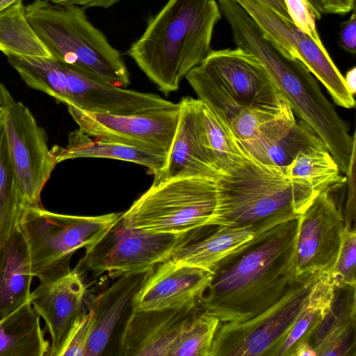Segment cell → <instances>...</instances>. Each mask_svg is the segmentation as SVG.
<instances>
[{"mask_svg":"<svg viewBox=\"0 0 356 356\" xmlns=\"http://www.w3.org/2000/svg\"><path fill=\"white\" fill-rule=\"evenodd\" d=\"M44 332L29 298L0 318V356H49Z\"/></svg>","mask_w":356,"mask_h":356,"instance_id":"25","label":"cell"},{"mask_svg":"<svg viewBox=\"0 0 356 356\" xmlns=\"http://www.w3.org/2000/svg\"><path fill=\"white\" fill-rule=\"evenodd\" d=\"M56 164L79 158L111 159L137 163L147 168L154 174L165 164L166 156L116 142L96 139L80 129L69 134L65 147L54 146L50 149Z\"/></svg>","mask_w":356,"mask_h":356,"instance_id":"24","label":"cell"},{"mask_svg":"<svg viewBox=\"0 0 356 356\" xmlns=\"http://www.w3.org/2000/svg\"><path fill=\"white\" fill-rule=\"evenodd\" d=\"M342 184L319 191L299 217L297 276L329 273L336 261L345 222L332 191Z\"/></svg>","mask_w":356,"mask_h":356,"instance_id":"13","label":"cell"},{"mask_svg":"<svg viewBox=\"0 0 356 356\" xmlns=\"http://www.w3.org/2000/svg\"><path fill=\"white\" fill-rule=\"evenodd\" d=\"M79 129L89 136L168 156L179 124V104L127 115L88 112L68 106Z\"/></svg>","mask_w":356,"mask_h":356,"instance_id":"11","label":"cell"},{"mask_svg":"<svg viewBox=\"0 0 356 356\" xmlns=\"http://www.w3.org/2000/svg\"><path fill=\"white\" fill-rule=\"evenodd\" d=\"M334 284L328 273H323L313 285L304 310L284 340L277 356H293L295 347L308 341L315 329L328 314L334 296Z\"/></svg>","mask_w":356,"mask_h":356,"instance_id":"27","label":"cell"},{"mask_svg":"<svg viewBox=\"0 0 356 356\" xmlns=\"http://www.w3.org/2000/svg\"><path fill=\"white\" fill-rule=\"evenodd\" d=\"M320 146L326 145L317 133L300 119L277 140L252 155L264 163L276 165L284 170L298 153Z\"/></svg>","mask_w":356,"mask_h":356,"instance_id":"30","label":"cell"},{"mask_svg":"<svg viewBox=\"0 0 356 356\" xmlns=\"http://www.w3.org/2000/svg\"><path fill=\"white\" fill-rule=\"evenodd\" d=\"M323 273L297 276L282 298L248 321L220 323L211 356H277Z\"/></svg>","mask_w":356,"mask_h":356,"instance_id":"9","label":"cell"},{"mask_svg":"<svg viewBox=\"0 0 356 356\" xmlns=\"http://www.w3.org/2000/svg\"><path fill=\"white\" fill-rule=\"evenodd\" d=\"M268 6L282 16L290 19L283 0H258Z\"/></svg>","mask_w":356,"mask_h":356,"instance_id":"40","label":"cell"},{"mask_svg":"<svg viewBox=\"0 0 356 356\" xmlns=\"http://www.w3.org/2000/svg\"><path fill=\"white\" fill-rule=\"evenodd\" d=\"M299 216L283 214L245 225L217 226L213 232L180 248L169 259L212 273L220 261L257 236Z\"/></svg>","mask_w":356,"mask_h":356,"instance_id":"20","label":"cell"},{"mask_svg":"<svg viewBox=\"0 0 356 356\" xmlns=\"http://www.w3.org/2000/svg\"><path fill=\"white\" fill-rule=\"evenodd\" d=\"M150 272V271H149ZM149 272L120 277L92 302L95 323L87 356L101 355Z\"/></svg>","mask_w":356,"mask_h":356,"instance_id":"22","label":"cell"},{"mask_svg":"<svg viewBox=\"0 0 356 356\" xmlns=\"http://www.w3.org/2000/svg\"><path fill=\"white\" fill-rule=\"evenodd\" d=\"M200 65L242 106L278 113L288 104L261 63L242 49L211 50Z\"/></svg>","mask_w":356,"mask_h":356,"instance_id":"14","label":"cell"},{"mask_svg":"<svg viewBox=\"0 0 356 356\" xmlns=\"http://www.w3.org/2000/svg\"><path fill=\"white\" fill-rule=\"evenodd\" d=\"M164 234L126 227L120 220L86 249L75 269L112 278L145 273L169 259L180 248L204 236V229Z\"/></svg>","mask_w":356,"mask_h":356,"instance_id":"8","label":"cell"},{"mask_svg":"<svg viewBox=\"0 0 356 356\" xmlns=\"http://www.w3.org/2000/svg\"><path fill=\"white\" fill-rule=\"evenodd\" d=\"M52 3L74 5L80 6L84 9L88 8H108L122 0H47Z\"/></svg>","mask_w":356,"mask_h":356,"instance_id":"39","label":"cell"},{"mask_svg":"<svg viewBox=\"0 0 356 356\" xmlns=\"http://www.w3.org/2000/svg\"><path fill=\"white\" fill-rule=\"evenodd\" d=\"M62 63L67 80V106L92 113L127 115L176 104L156 94L108 84Z\"/></svg>","mask_w":356,"mask_h":356,"instance_id":"17","label":"cell"},{"mask_svg":"<svg viewBox=\"0 0 356 356\" xmlns=\"http://www.w3.org/2000/svg\"><path fill=\"white\" fill-rule=\"evenodd\" d=\"M291 20L319 45H323L316 26V16L307 0H283Z\"/></svg>","mask_w":356,"mask_h":356,"instance_id":"35","label":"cell"},{"mask_svg":"<svg viewBox=\"0 0 356 356\" xmlns=\"http://www.w3.org/2000/svg\"><path fill=\"white\" fill-rule=\"evenodd\" d=\"M348 182V198L346 206L345 227H351L355 218V152L353 154L348 170L346 174Z\"/></svg>","mask_w":356,"mask_h":356,"instance_id":"36","label":"cell"},{"mask_svg":"<svg viewBox=\"0 0 356 356\" xmlns=\"http://www.w3.org/2000/svg\"><path fill=\"white\" fill-rule=\"evenodd\" d=\"M289 178L303 180L319 192L343 184L346 177L340 170L326 146L314 147L298 153L284 169Z\"/></svg>","mask_w":356,"mask_h":356,"instance_id":"29","label":"cell"},{"mask_svg":"<svg viewBox=\"0 0 356 356\" xmlns=\"http://www.w3.org/2000/svg\"><path fill=\"white\" fill-rule=\"evenodd\" d=\"M331 308L308 340L317 356H355V286H334Z\"/></svg>","mask_w":356,"mask_h":356,"instance_id":"21","label":"cell"},{"mask_svg":"<svg viewBox=\"0 0 356 356\" xmlns=\"http://www.w3.org/2000/svg\"><path fill=\"white\" fill-rule=\"evenodd\" d=\"M29 249L19 225L0 246V318L30 298Z\"/></svg>","mask_w":356,"mask_h":356,"instance_id":"23","label":"cell"},{"mask_svg":"<svg viewBox=\"0 0 356 356\" xmlns=\"http://www.w3.org/2000/svg\"><path fill=\"white\" fill-rule=\"evenodd\" d=\"M219 325L218 318L200 308L185 324L170 356H211Z\"/></svg>","mask_w":356,"mask_h":356,"instance_id":"31","label":"cell"},{"mask_svg":"<svg viewBox=\"0 0 356 356\" xmlns=\"http://www.w3.org/2000/svg\"><path fill=\"white\" fill-rule=\"evenodd\" d=\"M86 286L74 268L52 280L40 282L31 293V303L46 324L51 343L49 356H56L72 325L83 311Z\"/></svg>","mask_w":356,"mask_h":356,"instance_id":"19","label":"cell"},{"mask_svg":"<svg viewBox=\"0 0 356 356\" xmlns=\"http://www.w3.org/2000/svg\"><path fill=\"white\" fill-rule=\"evenodd\" d=\"M84 8L35 0L26 17L53 58L103 82L126 88L129 73L120 52L88 19Z\"/></svg>","mask_w":356,"mask_h":356,"instance_id":"5","label":"cell"},{"mask_svg":"<svg viewBox=\"0 0 356 356\" xmlns=\"http://www.w3.org/2000/svg\"><path fill=\"white\" fill-rule=\"evenodd\" d=\"M95 316L90 307L78 316L56 356H87L89 341L93 330Z\"/></svg>","mask_w":356,"mask_h":356,"instance_id":"34","label":"cell"},{"mask_svg":"<svg viewBox=\"0 0 356 356\" xmlns=\"http://www.w3.org/2000/svg\"><path fill=\"white\" fill-rule=\"evenodd\" d=\"M307 1L314 11L316 19H320L322 17V15L324 13V10L320 0H307Z\"/></svg>","mask_w":356,"mask_h":356,"instance_id":"43","label":"cell"},{"mask_svg":"<svg viewBox=\"0 0 356 356\" xmlns=\"http://www.w3.org/2000/svg\"><path fill=\"white\" fill-rule=\"evenodd\" d=\"M324 13L344 15L355 8V0H320Z\"/></svg>","mask_w":356,"mask_h":356,"instance_id":"38","label":"cell"},{"mask_svg":"<svg viewBox=\"0 0 356 356\" xmlns=\"http://www.w3.org/2000/svg\"><path fill=\"white\" fill-rule=\"evenodd\" d=\"M179 104L177 129L164 165L153 174L152 184L181 177L215 179L219 175L206 138L202 102L184 97Z\"/></svg>","mask_w":356,"mask_h":356,"instance_id":"15","label":"cell"},{"mask_svg":"<svg viewBox=\"0 0 356 356\" xmlns=\"http://www.w3.org/2000/svg\"><path fill=\"white\" fill-rule=\"evenodd\" d=\"M19 1L23 0H0V11Z\"/></svg>","mask_w":356,"mask_h":356,"instance_id":"44","label":"cell"},{"mask_svg":"<svg viewBox=\"0 0 356 356\" xmlns=\"http://www.w3.org/2000/svg\"><path fill=\"white\" fill-rule=\"evenodd\" d=\"M202 120L207 144L220 173L239 152V143L232 132L204 104Z\"/></svg>","mask_w":356,"mask_h":356,"instance_id":"32","label":"cell"},{"mask_svg":"<svg viewBox=\"0 0 356 356\" xmlns=\"http://www.w3.org/2000/svg\"><path fill=\"white\" fill-rule=\"evenodd\" d=\"M221 17L216 0H168L127 54L168 95L211 51L213 30Z\"/></svg>","mask_w":356,"mask_h":356,"instance_id":"3","label":"cell"},{"mask_svg":"<svg viewBox=\"0 0 356 356\" xmlns=\"http://www.w3.org/2000/svg\"><path fill=\"white\" fill-rule=\"evenodd\" d=\"M200 309L136 310L131 309L120 337L117 355L170 356L179 334Z\"/></svg>","mask_w":356,"mask_h":356,"instance_id":"18","label":"cell"},{"mask_svg":"<svg viewBox=\"0 0 356 356\" xmlns=\"http://www.w3.org/2000/svg\"><path fill=\"white\" fill-rule=\"evenodd\" d=\"M253 18L264 33L300 60L325 86L334 102L346 108L355 106L354 96L347 88L343 76L331 59L324 45L268 6L258 0H235Z\"/></svg>","mask_w":356,"mask_h":356,"instance_id":"12","label":"cell"},{"mask_svg":"<svg viewBox=\"0 0 356 356\" xmlns=\"http://www.w3.org/2000/svg\"><path fill=\"white\" fill-rule=\"evenodd\" d=\"M350 17L341 25L339 44L346 51L355 54L356 51V15L355 8Z\"/></svg>","mask_w":356,"mask_h":356,"instance_id":"37","label":"cell"},{"mask_svg":"<svg viewBox=\"0 0 356 356\" xmlns=\"http://www.w3.org/2000/svg\"><path fill=\"white\" fill-rule=\"evenodd\" d=\"M24 209L0 110V246L19 224Z\"/></svg>","mask_w":356,"mask_h":356,"instance_id":"28","label":"cell"},{"mask_svg":"<svg viewBox=\"0 0 356 356\" xmlns=\"http://www.w3.org/2000/svg\"><path fill=\"white\" fill-rule=\"evenodd\" d=\"M0 51L6 56L53 58L29 23L23 1L0 11Z\"/></svg>","mask_w":356,"mask_h":356,"instance_id":"26","label":"cell"},{"mask_svg":"<svg viewBox=\"0 0 356 356\" xmlns=\"http://www.w3.org/2000/svg\"><path fill=\"white\" fill-rule=\"evenodd\" d=\"M293 356H317L314 348L307 341H301L296 345Z\"/></svg>","mask_w":356,"mask_h":356,"instance_id":"41","label":"cell"},{"mask_svg":"<svg viewBox=\"0 0 356 356\" xmlns=\"http://www.w3.org/2000/svg\"><path fill=\"white\" fill-rule=\"evenodd\" d=\"M356 231L344 227L336 261L329 272L334 286H356Z\"/></svg>","mask_w":356,"mask_h":356,"instance_id":"33","label":"cell"},{"mask_svg":"<svg viewBox=\"0 0 356 356\" xmlns=\"http://www.w3.org/2000/svg\"><path fill=\"white\" fill-rule=\"evenodd\" d=\"M344 81L349 92L354 96L355 94V79H356V68L353 67L349 70L346 76H343Z\"/></svg>","mask_w":356,"mask_h":356,"instance_id":"42","label":"cell"},{"mask_svg":"<svg viewBox=\"0 0 356 356\" xmlns=\"http://www.w3.org/2000/svg\"><path fill=\"white\" fill-rule=\"evenodd\" d=\"M300 216L261 234L220 261L197 307L220 323H242L282 298L297 277Z\"/></svg>","mask_w":356,"mask_h":356,"instance_id":"1","label":"cell"},{"mask_svg":"<svg viewBox=\"0 0 356 356\" xmlns=\"http://www.w3.org/2000/svg\"><path fill=\"white\" fill-rule=\"evenodd\" d=\"M0 110L23 209L42 207L41 192L56 166L44 130L31 111L0 82Z\"/></svg>","mask_w":356,"mask_h":356,"instance_id":"10","label":"cell"},{"mask_svg":"<svg viewBox=\"0 0 356 356\" xmlns=\"http://www.w3.org/2000/svg\"><path fill=\"white\" fill-rule=\"evenodd\" d=\"M221 13L230 26L236 47L261 63L293 113L317 133L340 171L346 174L355 152V136L349 134L346 123L324 96L314 75L268 37L235 0L225 2Z\"/></svg>","mask_w":356,"mask_h":356,"instance_id":"2","label":"cell"},{"mask_svg":"<svg viewBox=\"0 0 356 356\" xmlns=\"http://www.w3.org/2000/svg\"><path fill=\"white\" fill-rule=\"evenodd\" d=\"M216 201L214 179L175 178L152 184L122 212L121 220L127 227L148 232L185 233L213 227Z\"/></svg>","mask_w":356,"mask_h":356,"instance_id":"7","label":"cell"},{"mask_svg":"<svg viewBox=\"0 0 356 356\" xmlns=\"http://www.w3.org/2000/svg\"><path fill=\"white\" fill-rule=\"evenodd\" d=\"M122 214L82 216L56 213L43 207L24 209L18 225L29 245L33 277L42 282L67 273L73 254L98 241Z\"/></svg>","mask_w":356,"mask_h":356,"instance_id":"6","label":"cell"},{"mask_svg":"<svg viewBox=\"0 0 356 356\" xmlns=\"http://www.w3.org/2000/svg\"><path fill=\"white\" fill-rule=\"evenodd\" d=\"M213 273L172 262L170 259L152 270L134 295L131 309H176L197 306Z\"/></svg>","mask_w":356,"mask_h":356,"instance_id":"16","label":"cell"},{"mask_svg":"<svg viewBox=\"0 0 356 356\" xmlns=\"http://www.w3.org/2000/svg\"><path fill=\"white\" fill-rule=\"evenodd\" d=\"M238 143L239 152L215 179L217 201L211 225L300 215L318 192L303 180L289 178L282 168L259 161Z\"/></svg>","mask_w":356,"mask_h":356,"instance_id":"4","label":"cell"}]
</instances>
